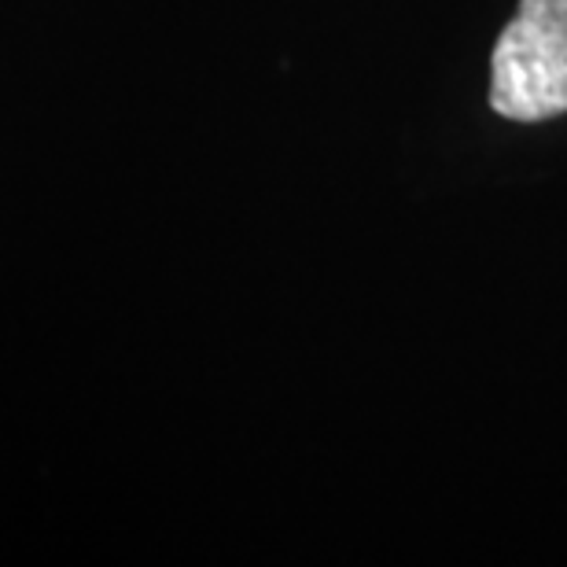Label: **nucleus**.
<instances>
[{"mask_svg": "<svg viewBox=\"0 0 567 567\" xmlns=\"http://www.w3.org/2000/svg\"><path fill=\"white\" fill-rule=\"evenodd\" d=\"M491 107L513 122L567 111V0H519L494 44Z\"/></svg>", "mask_w": 567, "mask_h": 567, "instance_id": "1", "label": "nucleus"}]
</instances>
